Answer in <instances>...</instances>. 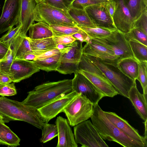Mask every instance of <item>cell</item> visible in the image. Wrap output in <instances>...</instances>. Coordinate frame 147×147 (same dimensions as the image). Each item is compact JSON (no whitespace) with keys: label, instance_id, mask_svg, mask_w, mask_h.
Segmentation results:
<instances>
[{"label":"cell","instance_id":"6da1fadb","mask_svg":"<svg viewBox=\"0 0 147 147\" xmlns=\"http://www.w3.org/2000/svg\"><path fill=\"white\" fill-rule=\"evenodd\" d=\"M0 115L5 123L22 121L41 129L45 123L37 108L4 96H0Z\"/></svg>","mask_w":147,"mask_h":147},{"label":"cell","instance_id":"7a4b0ae2","mask_svg":"<svg viewBox=\"0 0 147 147\" xmlns=\"http://www.w3.org/2000/svg\"><path fill=\"white\" fill-rule=\"evenodd\" d=\"M72 81L65 79L38 85L28 92L27 97L22 102L39 109L62 95L72 91Z\"/></svg>","mask_w":147,"mask_h":147},{"label":"cell","instance_id":"3957f363","mask_svg":"<svg viewBox=\"0 0 147 147\" xmlns=\"http://www.w3.org/2000/svg\"><path fill=\"white\" fill-rule=\"evenodd\" d=\"M92 122L103 140L115 142L124 147H145L120 130L106 116L98 104L93 105Z\"/></svg>","mask_w":147,"mask_h":147},{"label":"cell","instance_id":"277c9868","mask_svg":"<svg viewBox=\"0 0 147 147\" xmlns=\"http://www.w3.org/2000/svg\"><path fill=\"white\" fill-rule=\"evenodd\" d=\"M83 54L104 74L118 94L128 98L129 90L136 84V81L123 73L117 66V63H107L97 57Z\"/></svg>","mask_w":147,"mask_h":147},{"label":"cell","instance_id":"5b68a950","mask_svg":"<svg viewBox=\"0 0 147 147\" xmlns=\"http://www.w3.org/2000/svg\"><path fill=\"white\" fill-rule=\"evenodd\" d=\"M34 13V21L42 22L49 26H77L68 11L44 2L36 4Z\"/></svg>","mask_w":147,"mask_h":147},{"label":"cell","instance_id":"8992f818","mask_svg":"<svg viewBox=\"0 0 147 147\" xmlns=\"http://www.w3.org/2000/svg\"><path fill=\"white\" fill-rule=\"evenodd\" d=\"M93 107V103L80 93L64 108L62 112L65 114L69 125L74 126L91 117Z\"/></svg>","mask_w":147,"mask_h":147},{"label":"cell","instance_id":"52a82bcc","mask_svg":"<svg viewBox=\"0 0 147 147\" xmlns=\"http://www.w3.org/2000/svg\"><path fill=\"white\" fill-rule=\"evenodd\" d=\"M82 49V42L79 41L67 44L65 48L60 50V64L56 71L64 74L78 72Z\"/></svg>","mask_w":147,"mask_h":147},{"label":"cell","instance_id":"ba28073f","mask_svg":"<svg viewBox=\"0 0 147 147\" xmlns=\"http://www.w3.org/2000/svg\"><path fill=\"white\" fill-rule=\"evenodd\" d=\"M90 40L113 51L121 59L134 57L128 41L124 34L117 29L106 36L90 38Z\"/></svg>","mask_w":147,"mask_h":147},{"label":"cell","instance_id":"9c48e42d","mask_svg":"<svg viewBox=\"0 0 147 147\" xmlns=\"http://www.w3.org/2000/svg\"><path fill=\"white\" fill-rule=\"evenodd\" d=\"M75 141L82 147H108L90 120L82 122L74 126Z\"/></svg>","mask_w":147,"mask_h":147},{"label":"cell","instance_id":"30bf717a","mask_svg":"<svg viewBox=\"0 0 147 147\" xmlns=\"http://www.w3.org/2000/svg\"><path fill=\"white\" fill-rule=\"evenodd\" d=\"M72 79V91L81 93L88 99L93 105L98 104L105 95L86 77L79 71L74 74Z\"/></svg>","mask_w":147,"mask_h":147},{"label":"cell","instance_id":"8fae6325","mask_svg":"<svg viewBox=\"0 0 147 147\" xmlns=\"http://www.w3.org/2000/svg\"><path fill=\"white\" fill-rule=\"evenodd\" d=\"M20 0H5L0 17V34L19 25Z\"/></svg>","mask_w":147,"mask_h":147},{"label":"cell","instance_id":"7c38bea8","mask_svg":"<svg viewBox=\"0 0 147 147\" xmlns=\"http://www.w3.org/2000/svg\"><path fill=\"white\" fill-rule=\"evenodd\" d=\"M107 2L91 5L85 9L96 27L105 28L112 32L117 29L107 8Z\"/></svg>","mask_w":147,"mask_h":147},{"label":"cell","instance_id":"4fadbf2b","mask_svg":"<svg viewBox=\"0 0 147 147\" xmlns=\"http://www.w3.org/2000/svg\"><path fill=\"white\" fill-rule=\"evenodd\" d=\"M78 93L72 91L63 94L38 109L44 122L48 123L58 114L62 112L64 108Z\"/></svg>","mask_w":147,"mask_h":147},{"label":"cell","instance_id":"5bb4252c","mask_svg":"<svg viewBox=\"0 0 147 147\" xmlns=\"http://www.w3.org/2000/svg\"><path fill=\"white\" fill-rule=\"evenodd\" d=\"M40 70L32 61L14 59L8 75L11 78L12 82L17 83L29 78Z\"/></svg>","mask_w":147,"mask_h":147},{"label":"cell","instance_id":"9a60e30c","mask_svg":"<svg viewBox=\"0 0 147 147\" xmlns=\"http://www.w3.org/2000/svg\"><path fill=\"white\" fill-rule=\"evenodd\" d=\"M115 8L113 20L117 29L126 33L134 28L135 20L125 5L123 0H114Z\"/></svg>","mask_w":147,"mask_h":147},{"label":"cell","instance_id":"2e32d148","mask_svg":"<svg viewBox=\"0 0 147 147\" xmlns=\"http://www.w3.org/2000/svg\"><path fill=\"white\" fill-rule=\"evenodd\" d=\"M107 119L123 133L134 140L147 147V137L141 136L138 131L130 125L125 120L115 113L104 111Z\"/></svg>","mask_w":147,"mask_h":147},{"label":"cell","instance_id":"e0dca14e","mask_svg":"<svg viewBox=\"0 0 147 147\" xmlns=\"http://www.w3.org/2000/svg\"><path fill=\"white\" fill-rule=\"evenodd\" d=\"M82 53L99 58L110 63L117 64L121 59L111 50L91 41L83 47Z\"/></svg>","mask_w":147,"mask_h":147},{"label":"cell","instance_id":"ac0fdd59","mask_svg":"<svg viewBox=\"0 0 147 147\" xmlns=\"http://www.w3.org/2000/svg\"><path fill=\"white\" fill-rule=\"evenodd\" d=\"M55 123L58 130L56 147H77L74 134L67 120L61 116L57 117Z\"/></svg>","mask_w":147,"mask_h":147},{"label":"cell","instance_id":"d6986e66","mask_svg":"<svg viewBox=\"0 0 147 147\" xmlns=\"http://www.w3.org/2000/svg\"><path fill=\"white\" fill-rule=\"evenodd\" d=\"M20 13L19 24L21 26L19 34L26 36L30 26L34 22V12L36 5L34 0H20Z\"/></svg>","mask_w":147,"mask_h":147},{"label":"cell","instance_id":"ffe728a7","mask_svg":"<svg viewBox=\"0 0 147 147\" xmlns=\"http://www.w3.org/2000/svg\"><path fill=\"white\" fill-rule=\"evenodd\" d=\"M128 98L141 118L144 121H147V95L140 93L136 84L129 90Z\"/></svg>","mask_w":147,"mask_h":147},{"label":"cell","instance_id":"44dd1931","mask_svg":"<svg viewBox=\"0 0 147 147\" xmlns=\"http://www.w3.org/2000/svg\"><path fill=\"white\" fill-rule=\"evenodd\" d=\"M79 71L86 77L105 96L113 97L118 94L109 81L84 70H79Z\"/></svg>","mask_w":147,"mask_h":147},{"label":"cell","instance_id":"7402d4cb","mask_svg":"<svg viewBox=\"0 0 147 147\" xmlns=\"http://www.w3.org/2000/svg\"><path fill=\"white\" fill-rule=\"evenodd\" d=\"M27 36H22L19 33L10 42L14 59H22L26 53L33 51Z\"/></svg>","mask_w":147,"mask_h":147},{"label":"cell","instance_id":"603a6c76","mask_svg":"<svg viewBox=\"0 0 147 147\" xmlns=\"http://www.w3.org/2000/svg\"><path fill=\"white\" fill-rule=\"evenodd\" d=\"M31 48L36 55L57 47L53 37L40 39H33L27 36Z\"/></svg>","mask_w":147,"mask_h":147},{"label":"cell","instance_id":"cb8c5ba5","mask_svg":"<svg viewBox=\"0 0 147 147\" xmlns=\"http://www.w3.org/2000/svg\"><path fill=\"white\" fill-rule=\"evenodd\" d=\"M117 66L125 75L136 81L138 76V61L134 57L121 59L117 63Z\"/></svg>","mask_w":147,"mask_h":147},{"label":"cell","instance_id":"d4e9b609","mask_svg":"<svg viewBox=\"0 0 147 147\" xmlns=\"http://www.w3.org/2000/svg\"><path fill=\"white\" fill-rule=\"evenodd\" d=\"M20 139L3 122L0 121V144L15 147L20 145Z\"/></svg>","mask_w":147,"mask_h":147},{"label":"cell","instance_id":"484cf974","mask_svg":"<svg viewBox=\"0 0 147 147\" xmlns=\"http://www.w3.org/2000/svg\"><path fill=\"white\" fill-rule=\"evenodd\" d=\"M68 11L78 27H96L90 18L85 9H78L71 7Z\"/></svg>","mask_w":147,"mask_h":147},{"label":"cell","instance_id":"4316f807","mask_svg":"<svg viewBox=\"0 0 147 147\" xmlns=\"http://www.w3.org/2000/svg\"><path fill=\"white\" fill-rule=\"evenodd\" d=\"M29 38L38 39L52 37L53 32L48 25L42 22L33 24L29 29Z\"/></svg>","mask_w":147,"mask_h":147},{"label":"cell","instance_id":"83f0119b","mask_svg":"<svg viewBox=\"0 0 147 147\" xmlns=\"http://www.w3.org/2000/svg\"><path fill=\"white\" fill-rule=\"evenodd\" d=\"M60 56V53L47 58L32 61L40 69L47 72L56 71L59 65Z\"/></svg>","mask_w":147,"mask_h":147},{"label":"cell","instance_id":"f1b7e54d","mask_svg":"<svg viewBox=\"0 0 147 147\" xmlns=\"http://www.w3.org/2000/svg\"><path fill=\"white\" fill-rule=\"evenodd\" d=\"M128 41L134 57L138 62L147 61V46L135 40Z\"/></svg>","mask_w":147,"mask_h":147},{"label":"cell","instance_id":"f546056e","mask_svg":"<svg viewBox=\"0 0 147 147\" xmlns=\"http://www.w3.org/2000/svg\"><path fill=\"white\" fill-rule=\"evenodd\" d=\"M79 69L91 73L109 81L104 74L83 53L79 64Z\"/></svg>","mask_w":147,"mask_h":147},{"label":"cell","instance_id":"4dcf8cb0","mask_svg":"<svg viewBox=\"0 0 147 147\" xmlns=\"http://www.w3.org/2000/svg\"><path fill=\"white\" fill-rule=\"evenodd\" d=\"M131 16L135 20L140 15L143 9L147 8L143 5L141 0H123Z\"/></svg>","mask_w":147,"mask_h":147},{"label":"cell","instance_id":"1f68e13d","mask_svg":"<svg viewBox=\"0 0 147 147\" xmlns=\"http://www.w3.org/2000/svg\"><path fill=\"white\" fill-rule=\"evenodd\" d=\"M41 129L42 136L40 139L41 143H45L57 136L58 130L56 124L45 123Z\"/></svg>","mask_w":147,"mask_h":147},{"label":"cell","instance_id":"d6a6232c","mask_svg":"<svg viewBox=\"0 0 147 147\" xmlns=\"http://www.w3.org/2000/svg\"><path fill=\"white\" fill-rule=\"evenodd\" d=\"M49 26L53 32V36L72 35L81 30L77 25L72 26L51 25Z\"/></svg>","mask_w":147,"mask_h":147},{"label":"cell","instance_id":"836d02e7","mask_svg":"<svg viewBox=\"0 0 147 147\" xmlns=\"http://www.w3.org/2000/svg\"><path fill=\"white\" fill-rule=\"evenodd\" d=\"M138 76L136 80L140 83L143 89V94L147 95V61L138 62Z\"/></svg>","mask_w":147,"mask_h":147},{"label":"cell","instance_id":"e575fe53","mask_svg":"<svg viewBox=\"0 0 147 147\" xmlns=\"http://www.w3.org/2000/svg\"><path fill=\"white\" fill-rule=\"evenodd\" d=\"M124 34L127 40H135L147 46V34L139 30L133 28L129 32Z\"/></svg>","mask_w":147,"mask_h":147},{"label":"cell","instance_id":"d590c367","mask_svg":"<svg viewBox=\"0 0 147 147\" xmlns=\"http://www.w3.org/2000/svg\"><path fill=\"white\" fill-rule=\"evenodd\" d=\"M78 27L84 31L90 38L106 36L110 35L111 32L107 29L99 27Z\"/></svg>","mask_w":147,"mask_h":147},{"label":"cell","instance_id":"8d00e7d4","mask_svg":"<svg viewBox=\"0 0 147 147\" xmlns=\"http://www.w3.org/2000/svg\"><path fill=\"white\" fill-rule=\"evenodd\" d=\"M12 51L10 48L5 56L0 62V74L8 75L13 60Z\"/></svg>","mask_w":147,"mask_h":147},{"label":"cell","instance_id":"74e56055","mask_svg":"<svg viewBox=\"0 0 147 147\" xmlns=\"http://www.w3.org/2000/svg\"><path fill=\"white\" fill-rule=\"evenodd\" d=\"M134 28L138 29L147 34V9L142 11L139 17L134 22Z\"/></svg>","mask_w":147,"mask_h":147},{"label":"cell","instance_id":"f35d334b","mask_svg":"<svg viewBox=\"0 0 147 147\" xmlns=\"http://www.w3.org/2000/svg\"><path fill=\"white\" fill-rule=\"evenodd\" d=\"M108 1L105 0H75L72 4L71 7L78 9H84L90 6L107 2Z\"/></svg>","mask_w":147,"mask_h":147},{"label":"cell","instance_id":"ab89813d","mask_svg":"<svg viewBox=\"0 0 147 147\" xmlns=\"http://www.w3.org/2000/svg\"><path fill=\"white\" fill-rule=\"evenodd\" d=\"M75 0H45L44 3L55 7L68 11Z\"/></svg>","mask_w":147,"mask_h":147},{"label":"cell","instance_id":"60d3db41","mask_svg":"<svg viewBox=\"0 0 147 147\" xmlns=\"http://www.w3.org/2000/svg\"><path fill=\"white\" fill-rule=\"evenodd\" d=\"M15 83L0 84V95L9 96L17 94Z\"/></svg>","mask_w":147,"mask_h":147},{"label":"cell","instance_id":"b9f144b4","mask_svg":"<svg viewBox=\"0 0 147 147\" xmlns=\"http://www.w3.org/2000/svg\"><path fill=\"white\" fill-rule=\"evenodd\" d=\"M21 26L19 24L16 27H13L8 30L7 32L0 38V41L9 44L12 40L19 33Z\"/></svg>","mask_w":147,"mask_h":147},{"label":"cell","instance_id":"7bdbcfd3","mask_svg":"<svg viewBox=\"0 0 147 147\" xmlns=\"http://www.w3.org/2000/svg\"><path fill=\"white\" fill-rule=\"evenodd\" d=\"M52 37L57 45L68 44L76 40V39L71 35L53 36Z\"/></svg>","mask_w":147,"mask_h":147},{"label":"cell","instance_id":"ee69618b","mask_svg":"<svg viewBox=\"0 0 147 147\" xmlns=\"http://www.w3.org/2000/svg\"><path fill=\"white\" fill-rule=\"evenodd\" d=\"M76 40L82 42H88L90 41V38L88 34L84 31L81 29V30L72 35Z\"/></svg>","mask_w":147,"mask_h":147},{"label":"cell","instance_id":"f6af8a7d","mask_svg":"<svg viewBox=\"0 0 147 147\" xmlns=\"http://www.w3.org/2000/svg\"><path fill=\"white\" fill-rule=\"evenodd\" d=\"M60 50L57 47L36 55L35 60L47 58L60 53Z\"/></svg>","mask_w":147,"mask_h":147},{"label":"cell","instance_id":"bcb514c9","mask_svg":"<svg viewBox=\"0 0 147 147\" xmlns=\"http://www.w3.org/2000/svg\"><path fill=\"white\" fill-rule=\"evenodd\" d=\"M10 48L9 44L0 41V60L4 58Z\"/></svg>","mask_w":147,"mask_h":147},{"label":"cell","instance_id":"7dc6e473","mask_svg":"<svg viewBox=\"0 0 147 147\" xmlns=\"http://www.w3.org/2000/svg\"><path fill=\"white\" fill-rule=\"evenodd\" d=\"M106 7L110 16L113 19L115 8V2L114 0H108L106 3Z\"/></svg>","mask_w":147,"mask_h":147},{"label":"cell","instance_id":"c3c4849f","mask_svg":"<svg viewBox=\"0 0 147 147\" xmlns=\"http://www.w3.org/2000/svg\"><path fill=\"white\" fill-rule=\"evenodd\" d=\"M12 82L10 76L7 74H0V84L9 83Z\"/></svg>","mask_w":147,"mask_h":147},{"label":"cell","instance_id":"681fc988","mask_svg":"<svg viewBox=\"0 0 147 147\" xmlns=\"http://www.w3.org/2000/svg\"><path fill=\"white\" fill-rule=\"evenodd\" d=\"M36 55L33 52H28L26 53L23 56L22 59L33 61L36 58Z\"/></svg>","mask_w":147,"mask_h":147},{"label":"cell","instance_id":"f907efd6","mask_svg":"<svg viewBox=\"0 0 147 147\" xmlns=\"http://www.w3.org/2000/svg\"><path fill=\"white\" fill-rule=\"evenodd\" d=\"M143 5L145 7H147V0H141Z\"/></svg>","mask_w":147,"mask_h":147},{"label":"cell","instance_id":"816d5d0a","mask_svg":"<svg viewBox=\"0 0 147 147\" xmlns=\"http://www.w3.org/2000/svg\"><path fill=\"white\" fill-rule=\"evenodd\" d=\"M45 0H34L36 4L40 3H43L44 2Z\"/></svg>","mask_w":147,"mask_h":147},{"label":"cell","instance_id":"f5cc1de1","mask_svg":"<svg viewBox=\"0 0 147 147\" xmlns=\"http://www.w3.org/2000/svg\"><path fill=\"white\" fill-rule=\"evenodd\" d=\"M0 121L3 122H4L3 118L1 115H0Z\"/></svg>","mask_w":147,"mask_h":147},{"label":"cell","instance_id":"db71d44e","mask_svg":"<svg viewBox=\"0 0 147 147\" xmlns=\"http://www.w3.org/2000/svg\"><path fill=\"white\" fill-rule=\"evenodd\" d=\"M105 0L108 1V0Z\"/></svg>","mask_w":147,"mask_h":147},{"label":"cell","instance_id":"11a10c76","mask_svg":"<svg viewBox=\"0 0 147 147\" xmlns=\"http://www.w3.org/2000/svg\"><path fill=\"white\" fill-rule=\"evenodd\" d=\"M1 60H0V62Z\"/></svg>","mask_w":147,"mask_h":147}]
</instances>
